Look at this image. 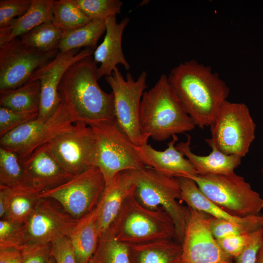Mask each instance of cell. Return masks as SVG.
<instances>
[{
    "mask_svg": "<svg viewBox=\"0 0 263 263\" xmlns=\"http://www.w3.org/2000/svg\"><path fill=\"white\" fill-rule=\"evenodd\" d=\"M188 177L196 183L206 197L233 216H259L263 209V198L260 194L235 172Z\"/></svg>",
    "mask_w": 263,
    "mask_h": 263,
    "instance_id": "6",
    "label": "cell"
},
{
    "mask_svg": "<svg viewBox=\"0 0 263 263\" xmlns=\"http://www.w3.org/2000/svg\"><path fill=\"white\" fill-rule=\"evenodd\" d=\"M100 232L96 207L78 219L69 236L76 263H89L98 242Z\"/></svg>",
    "mask_w": 263,
    "mask_h": 263,
    "instance_id": "23",
    "label": "cell"
},
{
    "mask_svg": "<svg viewBox=\"0 0 263 263\" xmlns=\"http://www.w3.org/2000/svg\"><path fill=\"white\" fill-rule=\"evenodd\" d=\"M95 140L94 166L102 173L106 185L118 173L146 167L135 145L120 130L115 120L90 126Z\"/></svg>",
    "mask_w": 263,
    "mask_h": 263,
    "instance_id": "7",
    "label": "cell"
},
{
    "mask_svg": "<svg viewBox=\"0 0 263 263\" xmlns=\"http://www.w3.org/2000/svg\"><path fill=\"white\" fill-rule=\"evenodd\" d=\"M46 263H56V262L53 257V256H52L47 261Z\"/></svg>",
    "mask_w": 263,
    "mask_h": 263,
    "instance_id": "46",
    "label": "cell"
},
{
    "mask_svg": "<svg viewBox=\"0 0 263 263\" xmlns=\"http://www.w3.org/2000/svg\"><path fill=\"white\" fill-rule=\"evenodd\" d=\"M78 220L54 199L41 198L24 224L26 242L48 244L62 237H69Z\"/></svg>",
    "mask_w": 263,
    "mask_h": 263,
    "instance_id": "14",
    "label": "cell"
},
{
    "mask_svg": "<svg viewBox=\"0 0 263 263\" xmlns=\"http://www.w3.org/2000/svg\"><path fill=\"white\" fill-rule=\"evenodd\" d=\"M131 263H180L182 244L176 239H166L130 245Z\"/></svg>",
    "mask_w": 263,
    "mask_h": 263,
    "instance_id": "24",
    "label": "cell"
},
{
    "mask_svg": "<svg viewBox=\"0 0 263 263\" xmlns=\"http://www.w3.org/2000/svg\"><path fill=\"white\" fill-rule=\"evenodd\" d=\"M110 227L119 241L129 246L166 239L178 241L170 216L162 208L152 210L143 206L134 194L126 199Z\"/></svg>",
    "mask_w": 263,
    "mask_h": 263,
    "instance_id": "4",
    "label": "cell"
},
{
    "mask_svg": "<svg viewBox=\"0 0 263 263\" xmlns=\"http://www.w3.org/2000/svg\"><path fill=\"white\" fill-rule=\"evenodd\" d=\"M196 126L210 127L229 94V88L210 67L192 59L173 68L168 75Z\"/></svg>",
    "mask_w": 263,
    "mask_h": 263,
    "instance_id": "1",
    "label": "cell"
},
{
    "mask_svg": "<svg viewBox=\"0 0 263 263\" xmlns=\"http://www.w3.org/2000/svg\"><path fill=\"white\" fill-rule=\"evenodd\" d=\"M178 178L181 200L184 201L188 207L214 218L225 219L239 224L260 223V215L239 218L229 214L206 197L192 179L183 176Z\"/></svg>",
    "mask_w": 263,
    "mask_h": 263,
    "instance_id": "22",
    "label": "cell"
},
{
    "mask_svg": "<svg viewBox=\"0 0 263 263\" xmlns=\"http://www.w3.org/2000/svg\"><path fill=\"white\" fill-rule=\"evenodd\" d=\"M147 73L141 72L135 80L130 73L125 78L119 69L105 77L113 95L114 117L120 130L136 146L144 145L141 133L139 113L141 99L147 84Z\"/></svg>",
    "mask_w": 263,
    "mask_h": 263,
    "instance_id": "9",
    "label": "cell"
},
{
    "mask_svg": "<svg viewBox=\"0 0 263 263\" xmlns=\"http://www.w3.org/2000/svg\"><path fill=\"white\" fill-rule=\"evenodd\" d=\"M8 207V200L5 188L0 186V218H3Z\"/></svg>",
    "mask_w": 263,
    "mask_h": 263,
    "instance_id": "43",
    "label": "cell"
},
{
    "mask_svg": "<svg viewBox=\"0 0 263 263\" xmlns=\"http://www.w3.org/2000/svg\"><path fill=\"white\" fill-rule=\"evenodd\" d=\"M24 224L6 218L0 220V247L21 250L26 244Z\"/></svg>",
    "mask_w": 263,
    "mask_h": 263,
    "instance_id": "34",
    "label": "cell"
},
{
    "mask_svg": "<svg viewBox=\"0 0 263 263\" xmlns=\"http://www.w3.org/2000/svg\"><path fill=\"white\" fill-rule=\"evenodd\" d=\"M105 187L102 173L93 166L62 185L42 192L40 197L54 199L78 220L97 207Z\"/></svg>",
    "mask_w": 263,
    "mask_h": 263,
    "instance_id": "10",
    "label": "cell"
},
{
    "mask_svg": "<svg viewBox=\"0 0 263 263\" xmlns=\"http://www.w3.org/2000/svg\"><path fill=\"white\" fill-rule=\"evenodd\" d=\"M130 171L135 184V199L149 209H164L172 219L178 240L182 244L189 208L178 202L181 200L178 178L147 167Z\"/></svg>",
    "mask_w": 263,
    "mask_h": 263,
    "instance_id": "5",
    "label": "cell"
},
{
    "mask_svg": "<svg viewBox=\"0 0 263 263\" xmlns=\"http://www.w3.org/2000/svg\"><path fill=\"white\" fill-rule=\"evenodd\" d=\"M74 123L61 102L48 118L32 120L1 137L0 147L15 152L24 159L56 136L69 130Z\"/></svg>",
    "mask_w": 263,
    "mask_h": 263,
    "instance_id": "11",
    "label": "cell"
},
{
    "mask_svg": "<svg viewBox=\"0 0 263 263\" xmlns=\"http://www.w3.org/2000/svg\"><path fill=\"white\" fill-rule=\"evenodd\" d=\"M38 111L20 112L0 107V137L38 116Z\"/></svg>",
    "mask_w": 263,
    "mask_h": 263,
    "instance_id": "36",
    "label": "cell"
},
{
    "mask_svg": "<svg viewBox=\"0 0 263 263\" xmlns=\"http://www.w3.org/2000/svg\"><path fill=\"white\" fill-rule=\"evenodd\" d=\"M263 238V231L261 227L252 232L245 246L235 259L236 263H255Z\"/></svg>",
    "mask_w": 263,
    "mask_h": 263,
    "instance_id": "41",
    "label": "cell"
},
{
    "mask_svg": "<svg viewBox=\"0 0 263 263\" xmlns=\"http://www.w3.org/2000/svg\"><path fill=\"white\" fill-rule=\"evenodd\" d=\"M189 208L180 263H230L211 232L209 215Z\"/></svg>",
    "mask_w": 263,
    "mask_h": 263,
    "instance_id": "15",
    "label": "cell"
},
{
    "mask_svg": "<svg viewBox=\"0 0 263 263\" xmlns=\"http://www.w3.org/2000/svg\"><path fill=\"white\" fill-rule=\"evenodd\" d=\"M255 263H263V238L258 251Z\"/></svg>",
    "mask_w": 263,
    "mask_h": 263,
    "instance_id": "44",
    "label": "cell"
},
{
    "mask_svg": "<svg viewBox=\"0 0 263 263\" xmlns=\"http://www.w3.org/2000/svg\"><path fill=\"white\" fill-rule=\"evenodd\" d=\"M22 160L27 184L41 193L62 185L74 176L60 166L44 145Z\"/></svg>",
    "mask_w": 263,
    "mask_h": 263,
    "instance_id": "17",
    "label": "cell"
},
{
    "mask_svg": "<svg viewBox=\"0 0 263 263\" xmlns=\"http://www.w3.org/2000/svg\"><path fill=\"white\" fill-rule=\"evenodd\" d=\"M191 137L187 134V140L176 145V148L190 162L197 174L209 175L226 174L234 172L241 164L242 158L227 155L211 146V151L207 155L193 153L190 147Z\"/></svg>",
    "mask_w": 263,
    "mask_h": 263,
    "instance_id": "21",
    "label": "cell"
},
{
    "mask_svg": "<svg viewBox=\"0 0 263 263\" xmlns=\"http://www.w3.org/2000/svg\"><path fill=\"white\" fill-rule=\"evenodd\" d=\"M177 135L172 137L164 150H158L146 143L135 146L139 158L145 167H149L166 175L172 177H189L197 174L190 162L176 147Z\"/></svg>",
    "mask_w": 263,
    "mask_h": 263,
    "instance_id": "18",
    "label": "cell"
},
{
    "mask_svg": "<svg viewBox=\"0 0 263 263\" xmlns=\"http://www.w3.org/2000/svg\"><path fill=\"white\" fill-rule=\"evenodd\" d=\"M260 223L261 228L262 230L263 234V214L262 215H260Z\"/></svg>",
    "mask_w": 263,
    "mask_h": 263,
    "instance_id": "45",
    "label": "cell"
},
{
    "mask_svg": "<svg viewBox=\"0 0 263 263\" xmlns=\"http://www.w3.org/2000/svg\"><path fill=\"white\" fill-rule=\"evenodd\" d=\"M210 127L206 142L227 155L244 157L255 138L256 124L243 103L226 100Z\"/></svg>",
    "mask_w": 263,
    "mask_h": 263,
    "instance_id": "8",
    "label": "cell"
},
{
    "mask_svg": "<svg viewBox=\"0 0 263 263\" xmlns=\"http://www.w3.org/2000/svg\"><path fill=\"white\" fill-rule=\"evenodd\" d=\"M97 63L92 56L72 64L65 71L58 91L75 123L88 126L115 119L113 95L99 86Z\"/></svg>",
    "mask_w": 263,
    "mask_h": 263,
    "instance_id": "2",
    "label": "cell"
},
{
    "mask_svg": "<svg viewBox=\"0 0 263 263\" xmlns=\"http://www.w3.org/2000/svg\"><path fill=\"white\" fill-rule=\"evenodd\" d=\"M64 32L52 22L39 25L19 37L26 46L43 53L58 51V47Z\"/></svg>",
    "mask_w": 263,
    "mask_h": 263,
    "instance_id": "31",
    "label": "cell"
},
{
    "mask_svg": "<svg viewBox=\"0 0 263 263\" xmlns=\"http://www.w3.org/2000/svg\"><path fill=\"white\" fill-rule=\"evenodd\" d=\"M20 250L12 247H0V263H21Z\"/></svg>",
    "mask_w": 263,
    "mask_h": 263,
    "instance_id": "42",
    "label": "cell"
},
{
    "mask_svg": "<svg viewBox=\"0 0 263 263\" xmlns=\"http://www.w3.org/2000/svg\"><path fill=\"white\" fill-rule=\"evenodd\" d=\"M134 188L130 170L117 173L106 185L96 207L100 236L111 226L126 199L134 194Z\"/></svg>",
    "mask_w": 263,
    "mask_h": 263,
    "instance_id": "20",
    "label": "cell"
},
{
    "mask_svg": "<svg viewBox=\"0 0 263 263\" xmlns=\"http://www.w3.org/2000/svg\"><path fill=\"white\" fill-rule=\"evenodd\" d=\"M44 146L60 166L73 176L94 166V137L91 128L86 124L75 123Z\"/></svg>",
    "mask_w": 263,
    "mask_h": 263,
    "instance_id": "12",
    "label": "cell"
},
{
    "mask_svg": "<svg viewBox=\"0 0 263 263\" xmlns=\"http://www.w3.org/2000/svg\"><path fill=\"white\" fill-rule=\"evenodd\" d=\"M58 51L43 53L25 45L19 37L0 48V92L17 88L53 59Z\"/></svg>",
    "mask_w": 263,
    "mask_h": 263,
    "instance_id": "13",
    "label": "cell"
},
{
    "mask_svg": "<svg viewBox=\"0 0 263 263\" xmlns=\"http://www.w3.org/2000/svg\"><path fill=\"white\" fill-rule=\"evenodd\" d=\"M40 99L39 80L29 81L14 89L0 92V106L20 112L38 111Z\"/></svg>",
    "mask_w": 263,
    "mask_h": 263,
    "instance_id": "28",
    "label": "cell"
},
{
    "mask_svg": "<svg viewBox=\"0 0 263 263\" xmlns=\"http://www.w3.org/2000/svg\"><path fill=\"white\" fill-rule=\"evenodd\" d=\"M53 0H32L27 12L15 19L9 26L0 29V43L4 45L14 38L19 37L39 25L52 22Z\"/></svg>",
    "mask_w": 263,
    "mask_h": 263,
    "instance_id": "25",
    "label": "cell"
},
{
    "mask_svg": "<svg viewBox=\"0 0 263 263\" xmlns=\"http://www.w3.org/2000/svg\"><path fill=\"white\" fill-rule=\"evenodd\" d=\"M251 233L233 235L216 240L223 253L228 258L236 259L247 244Z\"/></svg>",
    "mask_w": 263,
    "mask_h": 263,
    "instance_id": "39",
    "label": "cell"
},
{
    "mask_svg": "<svg viewBox=\"0 0 263 263\" xmlns=\"http://www.w3.org/2000/svg\"><path fill=\"white\" fill-rule=\"evenodd\" d=\"M90 48L60 53L49 62L37 70L29 81L38 80L40 84V99L38 118L50 117L61 102L58 88L62 76L75 62L94 55Z\"/></svg>",
    "mask_w": 263,
    "mask_h": 263,
    "instance_id": "16",
    "label": "cell"
},
{
    "mask_svg": "<svg viewBox=\"0 0 263 263\" xmlns=\"http://www.w3.org/2000/svg\"><path fill=\"white\" fill-rule=\"evenodd\" d=\"M20 251L21 263H46L52 256L51 243H27Z\"/></svg>",
    "mask_w": 263,
    "mask_h": 263,
    "instance_id": "38",
    "label": "cell"
},
{
    "mask_svg": "<svg viewBox=\"0 0 263 263\" xmlns=\"http://www.w3.org/2000/svg\"><path fill=\"white\" fill-rule=\"evenodd\" d=\"M32 2V0H0V29L9 26L16 19L23 15Z\"/></svg>",
    "mask_w": 263,
    "mask_h": 263,
    "instance_id": "37",
    "label": "cell"
},
{
    "mask_svg": "<svg viewBox=\"0 0 263 263\" xmlns=\"http://www.w3.org/2000/svg\"><path fill=\"white\" fill-rule=\"evenodd\" d=\"M262 172L263 176V163L262 168Z\"/></svg>",
    "mask_w": 263,
    "mask_h": 263,
    "instance_id": "47",
    "label": "cell"
},
{
    "mask_svg": "<svg viewBox=\"0 0 263 263\" xmlns=\"http://www.w3.org/2000/svg\"><path fill=\"white\" fill-rule=\"evenodd\" d=\"M106 29L105 20L92 19L75 30L64 32L58 45V51L66 53L82 47L95 50Z\"/></svg>",
    "mask_w": 263,
    "mask_h": 263,
    "instance_id": "27",
    "label": "cell"
},
{
    "mask_svg": "<svg viewBox=\"0 0 263 263\" xmlns=\"http://www.w3.org/2000/svg\"><path fill=\"white\" fill-rule=\"evenodd\" d=\"M208 224L211 232L216 240L233 235L250 233L261 227L260 223L242 225L210 216Z\"/></svg>",
    "mask_w": 263,
    "mask_h": 263,
    "instance_id": "35",
    "label": "cell"
},
{
    "mask_svg": "<svg viewBox=\"0 0 263 263\" xmlns=\"http://www.w3.org/2000/svg\"><path fill=\"white\" fill-rule=\"evenodd\" d=\"M139 123L146 142L150 137L164 141L177 134L191 131L196 127L165 74L161 75L152 88L144 92Z\"/></svg>",
    "mask_w": 263,
    "mask_h": 263,
    "instance_id": "3",
    "label": "cell"
},
{
    "mask_svg": "<svg viewBox=\"0 0 263 263\" xmlns=\"http://www.w3.org/2000/svg\"><path fill=\"white\" fill-rule=\"evenodd\" d=\"M89 263H131L129 246L119 241L109 227L99 237Z\"/></svg>",
    "mask_w": 263,
    "mask_h": 263,
    "instance_id": "29",
    "label": "cell"
},
{
    "mask_svg": "<svg viewBox=\"0 0 263 263\" xmlns=\"http://www.w3.org/2000/svg\"><path fill=\"white\" fill-rule=\"evenodd\" d=\"M52 254L56 263H76L70 238L64 236L51 242Z\"/></svg>",
    "mask_w": 263,
    "mask_h": 263,
    "instance_id": "40",
    "label": "cell"
},
{
    "mask_svg": "<svg viewBox=\"0 0 263 263\" xmlns=\"http://www.w3.org/2000/svg\"><path fill=\"white\" fill-rule=\"evenodd\" d=\"M28 186L22 160L15 152L0 147V186Z\"/></svg>",
    "mask_w": 263,
    "mask_h": 263,
    "instance_id": "32",
    "label": "cell"
},
{
    "mask_svg": "<svg viewBox=\"0 0 263 263\" xmlns=\"http://www.w3.org/2000/svg\"><path fill=\"white\" fill-rule=\"evenodd\" d=\"M80 10L90 19L106 20L121 12L119 0H74Z\"/></svg>",
    "mask_w": 263,
    "mask_h": 263,
    "instance_id": "33",
    "label": "cell"
},
{
    "mask_svg": "<svg viewBox=\"0 0 263 263\" xmlns=\"http://www.w3.org/2000/svg\"><path fill=\"white\" fill-rule=\"evenodd\" d=\"M106 34L103 41L94 53V59L100 66L96 71L98 80L103 76L111 75L121 64L128 70L130 66L124 55L122 48L123 31L129 22V19L124 18L118 23L116 16H112L105 20Z\"/></svg>",
    "mask_w": 263,
    "mask_h": 263,
    "instance_id": "19",
    "label": "cell"
},
{
    "mask_svg": "<svg viewBox=\"0 0 263 263\" xmlns=\"http://www.w3.org/2000/svg\"><path fill=\"white\" fill-rule=\"evenodd\" d=\"M4 187L8 207L3 218L24 224L41 199V192L30 186Z\"/></svg>",
    "mask_w": 263,
    "mask_h": 263,
    "instance_id": "26",
    "label": "cell"
},
{
    "mask_svg": "<svg viewBox=\"0 0 263 263\" xmlns=\"http://www.w3.org/2000/svg\"><path fill=\"white\" fill-rule=\"evenodd\" d=\"M51 7L52 22L63 32L75 30L91 20L80 10L74 0H53Z\"/></svg>",
    "mask_w": 263,
    "mask_h": 263,
    "instance_id": "30",
    "label": "cell"
}]
</instances>
